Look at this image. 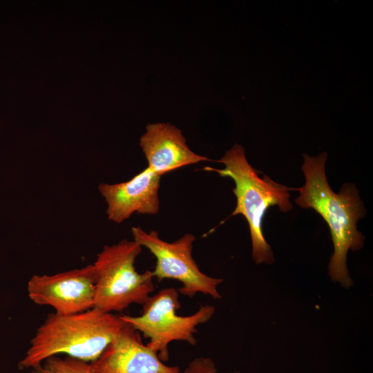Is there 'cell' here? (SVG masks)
Masks as SVG:
<instances>
[{
	"label": "cell",
	"mask_w": 373,
	"mask_h": 373,
	"mask_svg": "<svg viewBox=\"0 0 373 373\" xmlns=\"http://www.w3.org/2000/svg\"><path fill=\"white\" fill-rule=\"evenodd\" d=\"M303 156L301 169L305 183L295 189L299 191L295 202L301 208L314 209L328 224L334 248L328 265L329 276L333 282L350 288L354 283L347 267V254L349 250L358 251L364 245L365 236L357 229V222L366 213L363 202L354 184H344L338 193L331 189L325 174L327 153Z\"/></svg>",
	"instance_id": "1"
},
{
	"label": "cell",
	"mask_w": 373,
	"mask_h": 373,
	"mask_svg": "<svg viewBox=\"0 0 373 373\" xmlns=\"http://www.w3.org/2000/svg\"><path fill=\"white\" fill-rule=\"evenodd\" d=\"M89 364L93 373H182L178 367L164 364L142 343L140 333L125 322L101 355Z\"/></svg>",
	"instance_id": "8"
},
{
	"label": "cell",
	"mask_w": 373,
	"mask_h": 373,
	"mask_svg": "<svg viewBox=\"0 0 373 373\" xmlns=\"http://www.w3.org/2000/svg\"><path fill=\"white\" fill-rule=\"evenodd\" d=\"M142 247L122 240L106 245L93 264L95 274L94 307L104 312H122L132 304L143 305L154 290L152 271L138 273L135 261Z\"/></svg>",
	"instance_id": "4"
},
{
	"label": "cell",
	"mask_w": 373,
	"mask_h": 373,
	"mask_svg": "<svg viewBox=\"0 0 373 373\" xmlns=\"http://www.w3.org/2000/svg\"><path fill=\"white\" fill-rule=\"evenodd\" d=\"M124 323L119 316L95 307L73 314H51L37 329L19 367L33 370L46 359L60 354L93 362Z\"/></svg>",
	"instance_id": "2"
},
{
	"label": "cell",
	"mask_w": 373,
	"mask_h": 373,
	"mask_svg": "<svg viewBox=\"0 0 373 373\" xmlns=\"http://www.w3.org/2000/svg\"><path fill=\"white\" fill-rule=\"evenodd\" d=\"M32 373H93L87 362L70 356H57L46 359L41 366L33 369Z\"/></svg>",
	"instance_id": "11"
},
{
	"label": "cell",
	"mask_w": 373,
	"mask_h": 373,
	"mask_svg": "<svg viewBox=\"0 0 373 373\" xmlns=\"http://www.w3.org/2000/svg\"><path fill=\"white\" fill-rule=\"evenodd\" d=\"M131 233L134 241L155 256L156 264L152 274L159 282L164 279L179 281L182 286L178 292L189 298L201 293L214 299L221 298L217 287L223 280L201 271L193 257V234L186 233L175 241L167 242L156 231L146 232L140 227H133Z\"/></svg>",
	"instance_id": "6"
},
{
	"label": "cell",
	"mask_w": 373,
	"mask_h": 373,
	"mask_svg": "<svg viewBox=\"0 0 373 373\" xmlns=\"http://www.w3.org/2000/svg\"><path fill=\"white\" fill-rule=\"evenodd\" d=\"M182 373H218L216 363L209 357H197L193 359ZM229 373H241L239 371Z\"/></svg>",
	"instance_id": "12"
},
{
	"label": "cell",
	"mask_w": 373,
	"mask_h": 373,
	"mask_svg": "<svg viewBox=\"0 0 373 373\" xmlns=\"http://www.w3.org/2000/svg\"><path fill=\"white\" fill-rule=\"evenodd\" d=\"M140 145L147 160V168L160 176L184 166L210 160L191 151L182 131L169 123L149 124Z\"/></svg>",
	"instance_id": "10"
},
{
	"label": "cell",
	"mask_w": 373,
	"mask_h": 373,
	"mask_svg": "<svg viewBox=\"0 0 373 373\" xmlns=\"http://www.w3.org/2000/svg\"><path fill=\"white\" fill-rule=\"evenodd\" d=\"M160 178L161 176L146 167L127 181L100 184L98 191L106 203L108 220L120 223L133 213H158Z\"/></svg>",
	"instance_id": "9"
},
{
	"label": "cell",
	"mask_w": 373,
	"mask_h": 373,
	"mask_svg": "<svg viewBox=\"0 0 373 373\" xmlns=\"http://www.w3.org/2000/svg\"><path fill=\"white\" fill-rule=\"evenodd\" d=\"M217 162L224 167L219 169L206 166L203 169L234 181L233 192L236 197V206L231 216L241 214L248 222L254 261L257 265L274 263L272 250L262 233V219L271 206L277 205L283 212L290 211L292 204L289 191L295 189L277 183L266 175L260 178L247 160L245 149L240 144H234Z\"/></svg>",
	"instance_id": "3"
},
{
	"label": "cell",
	"mask_w": 373,
	"mask_h": 373,
	"mask_svg": "<svg viewBox=\"0 0 373 373\" xmlns=\"http://www.w3.org/2000/svg\"><path fill=\"white\" fill-rule=\"evenodd\" d=\"M95 274L93 264L52 275H34L28 283L30 299L68 315L94 307Z\"/></svg>",
	"instance_id": "7"
},
{
	"label": "cell",
	"mask_w": 373,
	"mask_h": 373,
	"mask_svg": "<svg viewBox=\"0 0 373 373\" xmlns=\"http://www.w3.org/2000/svg\"><path fill=\"white\" fill-rule=\"evenodd\" d=\"M179 292L173 287L161 289L151 296L142 305L140 316L119 315L120 318L149 339L146 344L161 361L169 360V345L173 341L197 343V327L209 321L215 313L212 305L202 306L189 316H180Z\"/></svg>",
	"instance_id": "5"
}]
</instances>
